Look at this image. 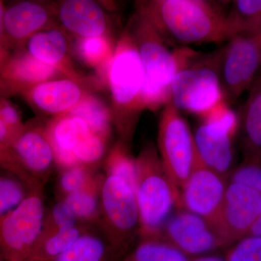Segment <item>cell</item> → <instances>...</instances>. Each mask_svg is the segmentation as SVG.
<instances>
[{
    "label": "cell",
    "mask_w": 261,
    "mask_h": 261,
    "mask_svg": "<svg viewBox=\"0 0 261 261\" xmlns=\"http://www.w3.org/2000/svg\"><path fill=\"white\" fill-rule=\"evenodd\" d=\"M247 236L258 237L261 238V213L255 222L252 225Z\"/></svg>",
    "instance_id": "obj_39"
},
{
    "label": "cell",
    "mask_w": 261,
    "mask_h": 261,
    "mask_svg": "<svg viewBox=\"0 0 261 261\" xmlns=\"http://www.w3.org/2000/svg\"><path fill=\"white\" fill-rule=\"evenodd\" d=\"M226 42L234 37L261 34V0H236L227 10L225 24Z\"/></svg>",
    "instance_id": "obj_22"
},
{
    "label": "cell",
    "mask_w": 261,
    "mask_h": 261,
    "mask_svg": "<svg viewBox=\"0 0 261 261\" xmlns=\"http://www.w3.org/2000/svg\"><path fill=\"white\" fill-rule=\"evenodd\" d=\"M123 261H190L187 255L159 238L143 239Z\"/></svg>",
    "instance_id": "obj_27"
},
{
    "label": "cell",
    "mask_w": 261,
    "mask_h": 261,
    "mask_svg": "<svg viewBox=\"0 0 261 261\" xmlns=\"http://www.w3.org/2000/svg\"><path fill=\"white\" fill-rule=\"evenodd\" d=\"M88 177L87 168L78 165L66 168L62 174L60 185L63 192L68 195L85 187L89 183Z\"/></svg>",
    "instance_id": "obj_33"
},
{
    "label": "cell",
    "mask_w": 261,
    "mask_h": 261,
    "mask_svg": "<svg viewBox=\"0 0 261 261\" xmlns=\"http://www.w3.org/2000/svg\"><path fill=\"white\" fill-rule=\"evenodd\" d=\"M65 114L82 119L92 133L106 142L110 137L113 123L112 110L97 96L84 92L80 102Z\"/></svg>",
    "instance_id": "obj_23"
},
{
    "label": "cell",
    "mask_w": 261,
    "mask_h": 261,
    "mask_svg": "<svg viewBox=\"0 0 261 261\" xmlns=\"http://www.w3.org/2000/svg\"><path fill=\"white\" fill-rule=\"evenodd\" d=\"M5 10L3 3L0 2V68L3 67L10 57L8 56V49L5 44L4 25H3Z\"/></svg>",
    "instance_id": "obj_37"
},
{
    "label": "cell",
    "mask_w": 261,
    "mask_h": 261,
    "mask_svg": "<svg viewBox=\"0 0 261 261\" xmlns=\"http://www.w3.org/2000/svg\"><path fill=\"white\" fill-rule=\"evenodd\" d=\"M126 147L127 145L121 142L113 147L106 163L107 175L124 180L135 192L136 159L130 157Z\"/></svg>",
    "instance_id": "obj_28"
},
{
    "label": "cell",
    "mask_w": 261,
    "mask_h": 261,
    "mask_svg": "<svg viewBox=\"0 0 261 261\" xmlns=\"http://www.w3.org/2000/svg\"><path fill=\"white\" fill-rule=\"evenodd\" d=\"M0 261H5V260H3V259H0Z\"/></svg>",
    "instance_id": "obj_41"
},
{
    "label": "cell",
    "mask_w": 261,
    "mask_h": 261,
    "mask_svg": "<svg viewBox=\"0 0 261 261\" xmlns=\"http://www.w3.org/2000/svg\"><path fill=\"white\" fill-rule=\"evenodd\" d=\"M145 15L168 43L190 44L226 42L227 10L206 0H152L140 2Z\"/></svg>",
    "instance_id": "obj_1"
},
{
    "label": "cell",
    "mask_w": 261,
    "mask_h": 261,
    "mask_svg": "<svg viewBox=\"0 0 261 261\" xmlns=\"http://www.w3.org/2000/svg\"><path fill=\"white\" fill-rule=\"evenodd\" d=\"M261 213V194L239 184L228 185L214 225L224 246L242 240Z\"/></svg>",
    "instance_id": "obj_12"
},
{
    "label": "cell",
    "mask_w": 261,
    "mask_h": 261,
    "mask_svg": "<svg viewBox=\"0 0 261 261\" xmlns=\"http://www.w3.org/2000/svg\"><path fill=\"white\" fill-rule=\"evenodd\" d=\"M0 166L13 173L24 181H28L29 175L17 161L13 150L0 149Z\"/></svg>",
    "instance_id": "obj_36"
},
{
    "label": "cell",
    "mask_w": 261,
    "mask_h": 261,
    "mask_svg": "<svg viewBox=\"0 0 261 261\" xmlns=\"http://www.w3.org/2000/svg\"><path fill=\"white\" fill-rule=\"evenodd\" d=\"M23 181L13 173L0 174V217L16 208L29 195Z\"/></svg>",
    "instance_id": "obj_29"
},
{
    "label": "cell",
    "mask_w": 261,
    "mask_h": 261,
    "mask_svg": "<svg viewBox=\"0 0 261 261\" xmlns=\"http://www.w3.org/2000/svg\"><path fill=\"white\" fill-rule=\"evenodd\" d=\"M100 198L109 242L123 251L140 228L135 192L124 180L107 175L101 186Z\"/></svg>",
    "instance_id": "obj_11"
},
{
    "label": "cell",
    "mask_w": 261,
    "mask_h": 261,
    "mask_svg": "<svg viewBox=\"0 0 261 261\" xmlns=\"http://www.w3.org/2000/svg\"><path fill=\"white\" fill-rule=\"evenodd\" d=\"M192 261H226L221 257L215 256V255H205L197 257L195 260Z\"/></svg>",
    "instance_id": "obj_40"
},
{
    "label": "cell",
    "mask_w": 261,
    "mask_h": 261,
    "mask_svg": "<svg viewBox=\"0 0 261 261\" xmlns=\"http://www.w3.org/2000/svg\"><path fill=\"white\" fill-rule=\"evenodd\" d=\"M231 183L243 185L261 194V163L245 161L231 174Z\"/></svg>",
    "instance_id": "obj_32"
},
{
    "label": "cell",
    "mask_w": 261,
    "mask_h": 261,
    "mask_svg": "<svg viewBox=\"0 0 261 261\" xmlns=\"http://www.w3.org/2000/svg\"><path fill=\"white\" fill-rule=\"evenodd\" d=\"M51 218L57 229L73 228L76 226L77 217L69 205L65 202H57L51 211Z\"/></svg>",
    "instance_id": "obj_35"
},
{
    "label": "cell",
    "mask_w": 261,
    "mask_h": 261,
    "mask_svg": "<svg viewBox=\"0 0 261 261\" xmlns=\"http://www.w3.org/2000/svg\"><path fill=\"white\" fill-rule=\"evenodd\" d=\"M157 238L186 255H202L224 247L219 233L210 222L186 211L171 216Z\"/></svg>",
    "instance_id": "obj_14"
},
{
    "label": "cell",
    "mask_w": 261,
    "mask_h": 261,
    "mask_svg": "<svg viewBox=\"0 0 261 261\" xmlns=\"http://www.w3.org/2000/svg\"><path fill=\"white\" fill-rule=\"evenodd\" d=\"M82 235L80 228L57 229L49 238H39L28 261H49L68 250Z\"/></svg>",
    "instance_id": "obj_25"
},
{
    "label": "cell",
    "mask_w": 261,
    "mask_h": 261,
    "mask_svg": "<svg viewBox=\"0 0 261 261\" xmlns=\"http://www.w3.org/2000/svg\"><path fill=\"white\" fill-rule=\"evenodd\" d=\"M238 115L245 161L261 163V70Z\"/></svg>",
    "instance_id": "obj_18"
},
{
    "label": "cell",
    "mask_w": 261,
    "mask_h": 261,
    "mask_svg": "<svg viewBox=\"0 0 261 261\" xmlns=\"http://www.w3.org/2000/svg\"><path fill=\"white\" fill-rule=\"evenodd\" d=\"M62 73L53 67L38 61L27 51L9 57L0 68V84L9 91H25Z\"/></svg>",
    "instance_id": "obj_15"
},
{
    "label": "cell",
    "mask_w": 261,
    "mask_h": 261,
    "mask_svg": "<svg viewBox=\"0 0 261 261\" xmlns=\"http://www.w3.org/2000/svg\"><path fill=\"white\" fill-rule=\"evenodd\" d=\"M17 161L27 173L42 174L55 161L54 151L47 135L36 129H24L12 147ZM30 175V174H29Z\"/></svg>",
    "instance_id": "obj_21"
},
{
    "label": "cell",
    "mask_w": 261,
    "mask_h": 261,
    "mask_svg": "<svg viewBox=\"0 0 261 261\" xmlns=\"http://www.w3.org/2000/svg\"><path fill=\"white\" fill-rule=\"evenodd\" d=\"M49 20L47 10L34 2H21L5 10V35L15 42L27 41L40 32Z\"/></svg>",
    "instance_id": "obj_20"
},
{
    "label": "cell",
    "mask_w": 261,
    "mask_h": 261,
    "mask_svg": "<svg viewBox=\"0 0 261 261\" xmlns=\"http://www.w3.org/2000/svg\"><path fill=\"white\" fill-rule=\"evenodd\" d=\"M115 46L106 35L80 38L75 44V53L81 61L91 68L102 69L112 56Z\"/></svg>",
    "instance_id": "obj_26"
},
{
    "label": "cell",
    "mask_w": 261,
    "mask_h": 261,
    "mask_svg": "<svg viewBox=\"0 0 261 261\" xmlns=\"http://www.w3.org/2000/svg\"><path fill=\"white\" fill-rule=\"evenodd\" d=\"M100 72L111 94L113 123L122 142L127 145L141 113L145 110L143 66L129 29L122 34L111 59Z\"/></svg>",
    "instance_id": "obj_3"
},
{
    "label": "cell",
    "mask_w": 261,
    "mask_h": 261,
    "mask_svg": "<svg viewBox=\"0 0 261 261\" xmlns=\"http://www.w3.org/2000/svg\"><path fill=\"white\" fill-rule=\"evenodd\" d=\"M46 135L55 160L66 168L97 162L106 151V141L92 133L82 119L70 115L58 116Z\"/></svg>",
    "instance_id": "obj_10"
},
{
    "label": "cell",
    "mask_w": 261,
    "mask_h": 261,
    "mask_svg": "<svg viewBox=\"0 0 261 261\" xmlns=\"http://www.w3.org/2000/svg\"><path fill=\"white\" fill-rule=\"evenodd\" d=\"M29 102L49 114H65L77 104L84 92L78 82L70 79L53 80L25 91Z\"/></svg>",
    "instance_id": "obj_16"
},
{
    "label": "cell",
    "mask_w": 261,
    "mask_h": 261,
    "mask_svg": "<svg viewBox=\"0 0 261 261\" xmlns=\"http://www.w3.org/2000/svg\"><path fill=\"white\" fill-rule=\"evenodd\" d=\"M219 53V71L224 99L229 106L248 90L261 68V34L233 38Z\"/></svg>",
    "instance_id": "obj_9"
},
{
    "label": "cell",
    "mask_w": 261,
    "mask_h": 261,
    "mask_svg": "<svg viewBox=\"0 0 261 261\" xmlns=\"http://www.w3.org/2000/svg\"><path fill=\"white\" fill-rule=\"evenodd\" d=\"M225 100L219 71V53L200 58L176 73L170 102L181 112L201 117Z\"/></svg>",
    "instance_id": "obj_5"
},
{
    "label": "cell",
    "mask_w": 261,
    "mask_h": 261,
    "mask_svg": "<svg viewBox=\"0 0 261 261\" xmlns=\"http://www.w3.org/2000/svg\"><path fill=\"white\" fill-rule=\"evenodd\" d=\"M64 201L69 205L77 219L92 220L97 216L99 200L93 185L87 184L78 191L68 194Z\"/></svg>",
    "instance_id": "obj_30"
},
{
    "label": "cell",
    "mask_w": 261,
    "mask_h": 261,
    "mask_svg": "<svg viewBox=\"0 0 261 261\" xmlns=\"http://www.w3.org/2000/svg\"><path fill=\"white\" fill-rule=\"evenodd\" d=\"M227 186L226 177L207 167L199 158L180 190L181 209L203 218L214 226Z\"/></svg>",
    "instance_id": "obj_13"
},
{
    "label": "cell",
    "mask_w": 261,
    "mask_h": 261,
    "mask_svg": "<svg viewBox=\"0 0 261 261\" xmlns=\"http://www.w3.org/2000/svg\"><path fill=\"white\" fill-rule=\"evenodd\" d=\"M226 261H261V238L242 239L228 252Z\"/></svg>",
    "instance_id": "obj_31"
},
{
    "label": "cell",
    "mask_w": 261,
    "mask_h": 261,
    "mask_svg": "<svg viewBox=\"0 0 261 261\" xmlns=\"http://www.w3.org/2000/svg\"><path fill=\"white\" fill-rule=\"evenodd\" d=\"M27 53L38 61L59 70L68 79L78 82V75L68 61V42L64 33L47 29L36 33L27 40Z\"/></svg>",
    "instance_id": "obj_19"
},
{
    "label": "cell",
    "mask_w": 261,
    "mask_h": 261,
    "mask_svg": "<svg viewBox=\"0 0 261 261\" xmlns=\"http://www.w3.org/2000/svg\"><path fill=\"white\" fill-rule=\"evenodd\" d=\"M158 147L163 167L175 186L181 190L199 156L189 123L181 111L170 102L160 115Z\"/></svg>",
    "instance_id": "obj_6"
},
{
    "label": "cell",
    "mask_w": 261,
    "mask_h": 261,
    "mask_svg": "<svg viewBox=\"0 0 261 261\" xmlns=\"http://www.w3.org/2000/svg\"><path fill=\"white\" fill-rule=\"evenodd\" d=\"M0 115L15 143L19 136L25 129L20 113L13 104L3 99H0Z\"/></svg>",
    "instance_id": "obj_34"
},
{
    "label": "cell",
    "mask_w": 261,
    "mask_h": 261,
    "mask_svg": "<svg viewBox=\"0 0 261 261\" xmlns=\"http://www.w3.org/2000/svg\"><path fill=\"white\" fill-rule=\"evenodd\" d=\"M128 29L135 37L144 70L145 110L155 112L170 102L173 78L201 56L189 47L171 50L145 15L137 10Z\"/></svg>",
    "instance_id": "obj_2"
},
{
    "label": "cell",
    "mask_w": 261,
    "mask_h": 261,
    "mask_svg": "<svg viewBox=\"0 0 261 261\" xmlns=\"http://www.w3.org/2000/svg\"><path fill=\"white\" fill-rule=\"evenodd\" d=\"M260 70H261V68H260Z\"/></svg>",
    "instance_id": "obj_42"
},
{
    "label": "cell",
    "mask_w": 261,
    "mask_h": 261,
    "mask_svg": "<svg viewBox=\"0 0 261 261\" xmlns=\"http://www.w3.org/2000/svg\"><path fill=\"white\" fill-rule=\"evenodd\" d=\"M122 250L92 234H82L71 247L49 261H116Z\"/></svg>",
    "instance_id": "obj_24"
},
{
    "label": "cell",
    "mask_w": 261,
    "mask_h": 261,
    "mask_svg": "<svg viewBox=\"0 0 261 261\" xmlns=\"http://www.w3.org/2000/svg\"><path fill=\"white\" fill-rule=\"evenodd\" d=\"M13 142L8 128L5 126L4 121L0 115V149L3 150H12Z\"/></svg>",
    "instance_id": "obj_38"
},
{
    "label": "cell",
    "mask_w": 261,
    "mask_h": 261,
    "mask_svg": "<svg viewBox=\"0 0 261 261\" xmlns=\"http://www.w3.org/2000/svg\"><path fill=\"white\" fill-rule=\"evenodd\" d=\"M59 18L67 30L80 38L106 35L107 19L100 5L92 0H67L59 8Z\"/></svg>",
    "instance_id": "obj_17"
},
{
    "label": "cell",
    "mask_w": 261,
    "mask_h": 261,
    "mask_svg": "<svg viewBox=\"0 0 261 261\" xmlns=\"http://www.w3.org/2000/svg\"><path fill=\"white\" fill-rule=\"evenodd\" d=\"M199 118L200 123L194 134L199 158L207 167L226 177L234 158L233 140L238 132V113L223 100Z\"/></svg>",
    "instance_id": "obj_7"
},
{
    "label": "cell",
    "mask_w": 261,
    "mask_h": 261,
    "mask_svg": "<svg viewBox=\"0 0 261 261\" xmlns=\"http://www.w3.org/2000/svg\"><path fill=\"white\" fill-rule=\"evenodd\" d=\"M135 195L141 234L143 239L157 238L173 209H181V196L153 145L144 149L136 159Z\"/></svg>",
    "instance_id": "obj_4"
},
{
    "label": "cell",
    "mask_w": 261,
    "mask_h": 261,
    "mask_svg": "<svg viewBox=\"0 0 261 261\" xmlns=\"http://www.w3.org/2000/svg\"><path fill=\"white\" fill-rule=\"evenodd\" d=\"M44 203L35 192L0 217V255L5 261H28L42 235Z\"/></svg>",
    "instance_id": "obj_8"
}]
</instances>
